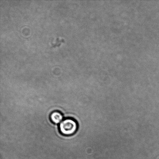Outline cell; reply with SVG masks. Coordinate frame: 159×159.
Returning a JSON list of instances; mask_svg holds the SVG:
<instances>
[{
    "instance_id": "cell-1",
    "label": "cell",
    "mask_w": 159,
    "mask_h": 159,
    "mask_svg": "<svg viewBox=\"0 0 159 159\" xmlns=\"http://www.w3.org/2000/svg\"><path fill=\"white\" fill-rule=\"evenodd\" d=\"M77 123L71 118H67L63 120L59 125L60 132L62 134L71 135L74 134L78 129Z\"/></svg>"
},
{
    "instance_id": "cell-2",
    "label": "cell",
    "mask_w": 159,
    "mask_h": 159,
    "mask_svg": "<svg viewBox=\"0 0 159 159\" xmlns=\"http://www.w3.org/2000/svg\"><path fill=\"white\" fill-rule=\"evenodd\" d=\"M51 121L55 124H59L63 121V116L60 112L57 111L52 112L50 115Z\"/></svg>"
},
{
    "instance_id": "cell-3",
    "label": "cell",
    "mask_w": 159,
    "mask_h": 159,
    "mask_svg": "<svg viewBox=\"0 0 159 159\" xmlns=\"http://www.w3.org/2000/svg\"><path fill=\"white\" fill-rule=\"evenodd\" d=\"M64 40L63 39H60L59 38H57V43H56V44H52V45H53L54 46H57V44H58L59 43H60V42L63 41Z\"/></svg>"
}]
</instances>
